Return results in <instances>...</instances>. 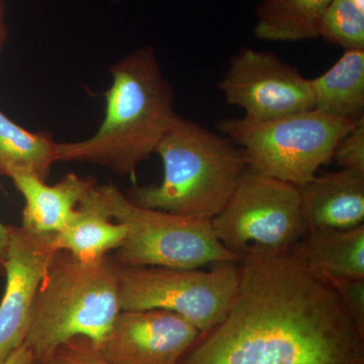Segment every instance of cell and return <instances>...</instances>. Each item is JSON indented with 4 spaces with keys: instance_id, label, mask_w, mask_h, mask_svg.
Listing matches in <instances>:
<instances>
[{
    "instance_id": "obj_1",
    "label": "cell",
    "mask_w": 364,
    "mask_h": 364,
    "mask_svg": "<svg viewBox=\"0 0 364 364\" xmlns=\"http://www.w3.org/2000/svg\"><path fill=\"white\" fill-rule=\"evenodd\" d=\"M226 317L181 364H364V336L293 252L249 246Z\"/></svg>"
},
{
    "instance_id": "obj_2",
    "label": "cell",
    "mask_w": 364,
    "mask_h": 364,
    "mask_svg": "<svg viewBox=\"0 0 364 364\" xmlns=\"http://www.w3.org/2000/svg\"><path fill=\"white\" fill-rule=\"evenodd\" d=\"M109 72L112 85L105 95L100 129L85 141L58 143V161L102 165L119 176H134L178 116L173 90L150 46L127 55Z\"/></svg>"
},
{
    "instance_id": "obj_3",
    "label": "cell",
    "mask_w": 364,
    "mask_h": 364,
    "mask_svg": "<svg viewBox=\"0 0 364 364\" xmlns=\"http://www.w3.org/2000/svg\"><path fill=\"white\" fill-rule=\"evenodd\" d=\"M155 153L163 163L161 183L133 186L127 198L139 207L193 219L210 221L219 215L249 167L233 141L181 116Z\"/></svg>"
},
{
    "instance_id": "obj_4",
    "label": "cell",
    "mask_w": 364,
    "mask_h": 364,
    "mask_svg": "<svg viewBox=\"0 0 364 364\" xmlns=\"http://www.w3.org/2000/svg\"><path fill=\"white\" fill-rule=\"evenodd\" d=\"M119 268L109 254L83 261L68 251H55L38 289L23 342L36 361L75 337L100 346L121 312Z\"/></svg>"
},
{
    "instance_id": "obj_5",
    "label": "cell",
    "mask_w": 364,
    "mask_h": 364,
    "mask_svg": "<svg viewBox=\"0 0 364 364\" xmlns=\"http://www.w3.org/2000/svg\"><path fill=\"white\" fill-rule=\"evenodd\" d=\"M358 122L312 109L265 121L226 117L217 128L243 150L249 167L301 186L332 159L340 141Z\"/></svg>"
},
{
    "instance_id": "obj_6",
    "label": "cell",
    "mask_w": 364,
    "mask_h": 364,
    "mask_svg": "<svg viewBox=\"0 0 364 364\" xmlns=\"http://www.w3.org/2000/svg\"><path fill=\"white\" fill-rule=\"evenodd\" d=\"M100 189L112 219L128 230L114 257L123 267L196 269L220 262H240L215 237L210 220L139 207L112 183Z\"/></svg>"
},
{
    "instance_id": "obj_7",
    "label": "cell",
    "mask_w": 364,
    "mask_h": 364,
    "mask_svg": "<svg viewBox=\"0 0 364 364\" xmlns=\"http://www.w3.org/2000/svg\"><path fill=\"white\" fill-rule=\"evenodd\" d=\"M119 279L121 311H170L203 335L226 317L240 282V267L220 262L205 272L119 264Z\"/></svg>"
},
{
    "instance_id": "obj_8",
    "label": "cell",
    "mask_w": 364,
    "mask_h": 364,
    "mask_svg": "<svg viewBox=\"0 0 364 364\" xmlns=\"http://www.w3.org/2000/svg\"><path fill=\"white\" fill-rule=\"evenodd\" d=\"M210 224L215 237L239 258L249 246L291 252L306 233L299 186L251 167Z\"/></svg>"
},
{
    "instance_id": "obj_9",
    "label": "cell",
    "mask_w": 364,
    "mask_h": 364,
    "mask_svg": "<svg viewBox=\"0 0 364 364\" xmlns=\"http://www.w3.org/2000/svg\"><path fill=\"white\" fill-rule=\"evenodd\" d=\"M218 87L249 119L265 121L314 109L311 79L272 52L244 48L232 57Z\"/></svg>"
},
{
    "instance_id": "obj_10",
    "label": "cell",
    "mask_w": 364,
    "mask_h": 364,
    "mask_svg": "<svg viewBox=\"0 0 364 364\" xmlns=\"http://www.w3.org/2000/svg\"><path fill=\"white\" fill-rule=\"evenodd\" d=\"M6 284L0 301V364L25 342L33 304L55 249L54 234L7 225Z\"/></svg>"
},
{
    "instance_id": "obj_11",
    "label": "cell",
    "mask_w": 364,
    "mask_h": 364,
    "mask_svg": "<svg viewBox=\"0 0 364 364\" xmlns=\"http://www.w3.org/2000/svg\"><path fill=\"white\" fill-rule=\"evenodd\" d=\"M202 334L166 310L121 311L97 347L114 364H181Z\"/></svg>"
},
{
    "instance_id": "obj_12",
    "label": "cell",
    "mask_w": 364,
    "mask_h": 364,
    "mask_svg": "<svg viewBox=\"0 0 364 364\" xmlns=\"http://www.w3.org/2000/svg\"><path fill=\"white\" fill-rule=\"evenodd\" d=\"M299 189L306 231L363 225L364 173L342 168L316 176Z\"/></svg>"
},
{
    "instance_id": "obj_13",
    "label": "cell",
    "mask_w": 364,
    "mask_h": 364,
    "mask_svg": "<svg viewBox=\"0 0 364 364\" xmlns=\"http://www.w3.org/2000/svg\"><path fill=\"white\" fill-rule=\"evenodd\" d=\"M23 196L25 208L21 227L40 234H55L72 221L80 203L97 186L93 177L69 173L54 186H49L30 172L11 176Z\"/></svg>"
},
{
    "instance_id": "obj_14",
    "label": "cell",
    "mask_w": 364,
    "mask_h": 364,
    "mask_svg": "<svg viewBox=\"0 0 364 364\" xmlns=\"http://www.w3.org/2000/svg\"><path fill=\"white\" fill-rule=\"evenodd\" d=\"M291 252L323 282L364 279V225L349 230H309Z\"/></svg>"
},
{
    "instance_id": "obj_15",
    "label": "cell",
    "mask_w": 364,
    "mask_h": 364,
    "mask_svg": "<svg viewBox=\"0 0 364 364\" xmlns=\"http://www.w3.org/2000/svg\"><path fill=\"white\" fill-rule=\"evenodd\" d=\"M100 186H95L80 203L77 214L63 230L53 236L55 250H65L83 261H95L117 250L124 243L127 230L112 222Z\"/></svg>"
},
{
    "instance_id": "obj_16",
    "label": "cell",
    "mask_w": 364,
    "mask_h": 364,
    "mask_svg": "<svg viewBox=\"0 0 364 364\" xmlns=\"http://www.w3.org/2000/svg\"><path fill=\"white\" fill-rule=\"evenodd\" d=\"M311 86L314 109L358 121L364 117V49L346 50L329 70L311 79Z\"/></svg>"
},
{
    "instance_id": "obj_17",
    "label": "cell",
    "mask_w": 364,
    "mask_h": 364,
    "mask_svg": "<svg viewBox=\"0 0 364 364\" xmlns=\"http://www.w3.org/2000/svg\"><path fill=\"white\" fill-rule=\"evenodd\" d=\"M333 0H262L256 9L254 36L269 42H299L318 37V26Z\"/></svg>"
},
{
    "instance_id": "obj_18",
    "label": "cell",
    "mask_w": 364,
    "mask_h": 364,
    "mask_svg": "<svg viewBox=\"0 0 364 364\" xmlns=\"http://www.w3.org/2000/svg\"><path fill=\"white\" fill-rule=\"evenodd\" d=\"M58 143L44 133H31L0 112V176L26 171L47 181L58 161Z\"/></svg>"
},
{
    "instance_id": "obj_19",
    "label": "cell",
    "mask_w": 364,
    "mask_h": 364,
    "mask_svg": "<svg viewBox=\"0 0 364 364\" xmlns=\"http://www.w3.org/2000/svg\"><path fill=\"white\" fill-rule=\"evenodd\" d=\"M318 37L346 50L364 49V11L352 0H333L327 7Z\"/></svg>"
},
{
    "instance_id": "obj_20",
    "label": "cell",
    "mask_w": 364,
    "mask_h": 364,
    "mask_svg": "<svg viewBox=\"0 0 364 364\" xmlns=\"http://www.w3.org/2000/svg\"><path fill=\"white\" fill-rule=\"evenodd\" d=\"M36 364H114L107 360L90 339L75 337L60 345Z\"/></svg>"
},
{
    "instance_id": "obj_21",
    "label": "cell",
    "mask_w": 364,
    "mask_h": 364,
    "mask_svg": "<svg viewBox=\"0 0 364 364\" xmlns=\"http://www.w3.org/2000/svg\"><path fill=\"white\" fill-rule=\"evenodd\" d=\"M337 294L345 312L364 336V279L326 280Z\"/></svg>"
},
{
    "instance_id": "obj_22",
    "label": "cell",
    "mask_w": 364,
    "mask_h": 364,
    "mask_svg": "<svg viewBox=\"0 0 364 364\" xmlns=\"http://www.w3.org/2000/svg\"><path fill=\"white\" fill-rule=\"evenodd\" d=\"M332 158L341 168L364 173V117L342 138Z\"/></svg>"
},
{
    "instance_id": "obj_23",
    "label": "cell",
    "mask_w": 364,
    "mask_h": 364,
    "mask_svg": "<svg viewBox=\"0 0 364 364\" xmlns=\"http://www.w3.org/2000/svg\"><path fill=\"white\" fill-rule=\"evenodd\" d=\"M4 364H36L33 351L25 344L18 347Z\"/></svg>"
},
{
    "instance_id": "obj_24",
    "label": "cell",
    "mask_w": 364,
    "mask_h": 364,
    "mask_svg": "<svg viewBox=\"0 0 364 364\" xmlns=\"http://www.w3.org/2000/svg\"><path fill=\"white\" fill-rule=\"evenodd\" d=\"M7 245H9L7 225H4L0 222V274L4 273V265H6L7 256Z\"/></svg>"
},
{
    "instance_id": "obj_25",
    "label": "cell",
    "mask_w": 364,
    "mask_h": 364,
    "mask_svg": "<svg viewBox=\"0 0 364 364\" xmlns=\"http://www.w3.org/2000/svg\"><path fill=\"white\" fill-rule=\"evenodd\" d=\"M6 39V28L4 20V6H2L1 1H0V51H1L2 47H4Z\"/></svg>"
},
{
    "instance_id": "obj_26",
    "label": "cell",
    "mask_w": 364,
    "mask_h": 364,
    "mask_svg": "<svg viewBox=\"0 0 364 364\" xmlns=\"http://www.w3.org/2000/svg\"><path fill=\"white\" fill-rule=\"evenodd\" d=\"M114 1H119V0H114Z\"/></svg>"
}]
</instances>
